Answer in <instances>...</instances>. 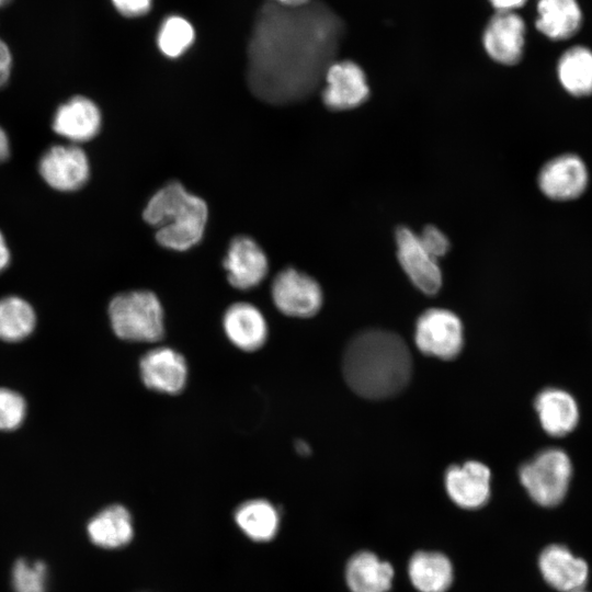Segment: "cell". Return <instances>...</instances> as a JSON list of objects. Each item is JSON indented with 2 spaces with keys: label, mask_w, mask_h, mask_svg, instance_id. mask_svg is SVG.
Returning <instances> with one entry per match:
<instances>
[{
  "label": "cell",
  "mask_w": 592,
  "mask_h": 592,
  "mask_svg": "<svg viewBox=\"0 0 592 592\" xmlns=\"http://www.w3.org/2000/svg\"><path fill=\"white\" fill-rule=\"evenodd\" d=\"M341 33L340 19L321 2L263 4L247 50V80L252 93L273 104L307 98L333 62Z\"/></svg>",
  "instance_id": "6da1fadb"
},
{
  "label": "cell",
  "mask_w": 592,
  "mask_h": 592,
  "mask_svg": "<svg viewBox=\"0 0 592 592\" xmlns=\"http://www.w3.org/2000/svg\"><path fill=\"white\" fill-rule=\"evenodd\" d=\"M323 103L331 110H350L362 104L369 94L364 70L352 60L333 61L326 70Z\"/></svg>",
  "instance_id": "7c38bea8"
},
{
  "label": "cell",
  "mask_w": 592,
  "mask_h": 592,
  "mask_svg": "<svg viewBox=\"0 0 592 592\" xmlns=\"http://www.w3.org/2000/svg\"><path fill=\"white\" fill-rule=\"evenodd\" d=\"M397 257L412 284L428 295L437 293L442 286V272L433 255L421 244L418 234L405 226L396 230Z\"/></svg>",
  "instance_id": "30bf717a"
},
{
  "label": "cell",
  "mask_w": 592,
  "mask_h": 592,
  "mask_svg": "<svg viewBox=\"0 0 592 592\" xmlns=\"http://www.w3.org/2000/svg\"><path fill=\"white\" fill-rule=\"evenodd\" d=\"M235 520L241 531L257 542L272 539L280 525L277 510L263 499H253L240 504L235 512Z\"/></svg>",
  "instance_id": "d4e9b609"
},
{
  "label": "cell",
  "mask_w": 592,
  "mask_h": 592,
  "mask_svg": "<svg viewBox=\"0 0 592 592\" xmlns=\"http://www.w3.org/2000/svg\"><path fill=\"white\" fill-rule=\"evenodd\" d=\"M139 372L144 385L151 390L177 395L187 380L185 358L167 346L155 348L143 355Z\"/></svg>",
  "instance_id": "4fadbf2b"
},
{
  "label": "cell",
  "mask_w": 592,
  "mask_h": 592,
  "mask_svg": "<svg viewBox=\"0 0 592 592\" xmlns=\"http://www.w3.org/2000/svg\"><path fill=\"white\" fill-rule=\"evenodd\" d=\"M109 318L114 333L126 341L157 342L164 334L162 305L149 291H132L113 297Z\"/></svg>",
  "instance_id": "277c9868"
},
{
  "label": "cell",
  "mask_w": 592,
  "mask_h": 592,
  "mask_svg": "<svg viewBox=\"0 0 592 592\" xmlns=\"http://www.w3.org/2000/svg\"><path fill=\"white\" fill-rule=\"evenodd\" d=\"M295 448H296V452L298 454L304 455V456L309 455L310 452H311L310 446L308 445V443H306L305 441H301V440L296 441Z\"/></svg>",
  "instance_id": "d590c367"
},
{
  "label": "cell",
  "mask_w": 592,
  "mask_h": 592,
  "mask_svg": "<svg viewBox=\"0 0 592 592\" xmlns=\"http://www.w3.org/2000/svg\"><path fill=\"white\" fill-rule=\"evenodd\" d=\"M534 407L543 430L551 436H565L579 423L578 403L573 396L563 389H543L536 396Z\"/></svg>",
  "instance_id": "d6986e66"
},
{
  "label": "cell",
  "mask_w": 592,
  "mask_h": 592,
  "mask_svg": "<svg viewBox=\"0 0 592 592\" xmlns=\"http://www.w3.org/2000/svg\"><path fill=\"white\" fill-rule=\"evenodd\" d=\"M102 123L99 106L84 95H73L62 102L53 115V130L71 144L94 138Z\"/></svg>",
  "instance_id": "5bb4252c"
},
{
  "label": "cell",
  "mask_w": 592,
  "mask_h": 592,
  "mask_svg": "<svg viewBox=\"0 0 592 592\" xmlns=\"http://www.w3.org/2000/svg\"><path fill=\"white\" fill-rule=\"evenodd\" d=\"M422 247L435 259L443 257L449 249L446 235L437 227L429 225L418 235Z\"/></svg>",
  "instance_id": "f546056e"
},
{
  "label": "cell",
  "mask_w": 592,
  "mask_h": 592,
  "mask_svg": "<svg viewBox=\"0 0 592 592\" xmlns=\"http://www.w3.org/2000/svg\"><path fill=\"white\" fill-rule=\"evenodd\" d=\"M229 283L239 289L259 285L267 273V259L258 243L247 237L234 238L224 259Z\"/></svg>",
  "instance_id": "e0dca14e"
},
{
  "label": "cell",
  "mask_w": 592,
  "mask_h": 592,
  "mask_svg": "<svg viewBox=\"0 0 592 592\" xmlns=\"http://www.w3.org/2000/svg\"><path fill=\"white\" fill-rule=\"evenodd\" d=\"M272 1L282 5H286V7H299V5L306 4L310 0H272Z\"/></svg>",
  "instance_id": "8d00e7d4"
},
{
  "label": "cell",
  "mask_w": 592,
  "mask_h": 592,
  "mask_svg": "<svg viewBox=\"0 0 592 592\" xmlns=\"http://www.w3.org/2000/svg\"><path fill=\"white\" fill-rule=\"evenodd\" d=\"M26 414L24 398L16 391L0 388V431L19 428Z\"/></svg>",
  "instance_id": "f1b7e54d"
},
{
  "label": "cell",
  "mask_w": 592,
  "mask_h": 592,
  "mask_svg": "<svg viewBox=\"0 0 592 592\" xmlns=\"http://www.w3.org/2000/svg\"><path fill=\"white\" fill-rule=\"evenodd\" d=\"M394 569L371 551L353 555L346 563L345 580L351 592H388Z\"/></svg>",
  "instance_id": "44dd1931"
},
{
  "label": "cell",
  "mask_w": 592,
  "mask_h": 592,
  "mask_svg": "<svg viewBox=\"0 0 592 592\" xmlns=\"http://www.w3.org/2000/svg\"><path fill=\"white\" fill-rule=\"evenodd\" d=\"M11 252L7 243L5 237L0 230V273L10 264Z\"/></svg>",
  "instance_id": "836d02e7"
},
{
  "label": "cell",
  "mask_w": 592,
  "mask_h": 592,
  "mask_svg": "<svg viewBox=\"0 0 592 592\" xmlns=\"http://www.w3.org/2000/svg\"><path fill=\"white\" fill-rule=\"evenodd\" d=\"M543 579L559 592H578L584 589L589 566L561 544L545 547L538 557Z\"/></svg>",
  "instance_id": "9a60e30c"
},
{
  "label": "cell",
  "mask_w": 592,
  "mask_h": 592,
  "mask_svg": "<svg viewBox=\"0 0 592 592\" xmlns=\"http://www.w3.org/2000/svg\"><path fill=\"white\" fill-rule=\"evenodd\" d=\"M272 298L281 312L298 318L316 315L323 300L319 284L309 275L293 267H287L275 276Z\"/></svg>",
  "instance_id": "ba28073f"
},
{
  "label": "cell",
  "mask_w": 592,
  "mask_h": 592,
  "mask_svg": "<svg viewBox=\"0 0 592 592\" xmlns=\"http://www.w3.org/2000/svg\"><path fill=\"white\" fill-rule=\"evenodd\" d=\"M557 78L566 92L573 96L592 93V49L574 45L565 50L556 67Z\"/></svg>",
  "instance_id": "cb8c5ba5"
},
{
  "label": "cell",
  "mask_w": 592,
  "mask_h": 592,
  "mask_svg": "<svg viewBox=\"0 0 592 592\" xmlns=\"http://www.w3.org/2000/svg\"><path fill=\"white\" fill-rule=\"evenodd\" d=\"M412 358L396 333L368 329L357 333L343 356V376L350 388L367 399L397 395L409 383Z\"/></svg>",
  "instance_id": "7a4b0ae2"
},
{
  "label": "cell",
  "mask_w": 592,
  "mask_h": 592,
  "mask_svg": "<svg viewBox=\"0 0 592 592\" xmlns=\"http://www.w3.org/2000/svg\"><path fill=\"white\" fill-rule=\"evenodd\" d=\"M536 13V30L551 41L573 37L583 23L578 0H537Z\"/></svg>",
  "instance_id": "ffe728a7"
},
{
  "label": "cell",
  "mask_w": 592,
  "mask_h": 592,
  "mask_svg": "<svg viewBox=\"0 0 592 592\" xmlns=\"http://www.w3.org/2000/svg\"><path fill=\"white\" fill-rule=\"evenodd\" d=\"M578 592H587V591H584V590H581V591H578Z\"/></svg>",
  "instance_id": "f35d334b"
},
{
  "label": "cell",
  "mask_w": 592,
  "mask_h": 592,
  "mask_svg": "<svg viewBox=\"0 0 592 592\" xmlns=\"http://www.w3.org/2000/svg\"><path fill=\"white\" fill-rule=\"evenodd\" d=\"M496 11H514L522 8L527 0H488Z\"/></svg>",
  "instance_id": "d6a6232c"
},
{
  "label": "cell",
  "mask_w": 592,
  "mask_h": 592,
  "mask_svg": "<svg viewBox=\"0 0 592 592\" xmlns=\"http://www.w3.org/2000/svg\"><path fill=\"white\" fill-rule=\"evenodd\" d=\"M88 535L93 544L102 548H119L128 544L134 534L132 516L121 504H112L88 523Z\"/></svg>",
  "instance_id": "7402d4cb"
},
{
  "label": "cell",
  "mask_w": 592,
  "mask_h": 592,
  "mask_svg": "<svg viewBox=\"0 0 592 592\" xmlns=\"http://www.w3.org/2000/svg\"><path fill=\"white\" fill-rule=\"evenodd\" d=\"M526 24L514 11H496L482 33L488 56L498 64L513 66L524 54Z\"/></svg>",
  "instance_id": "9c48e42d"
},
{
  "label": "cell",
  "mask_w": 592,
  "mask_h": 592,
  "mask_svg": "<svg viewBox=\"0 0 592 592\" xmlns=\"http://www.w3.org/2000/svg\"><path fill=\"white\" fill-rule=\"evenodd\" d=\"M414 340L417 348L429 356L454 358L464 344L462 321L447 309H429L417 320Z\"/></svg>",
  "instance_id": "52a82bcc"
},
{
  "label": "cell",
  "mask_w": 592,
  "mask_h": 592,
  "mask_svg": "<svg viewBox=\"0 0 592 592\" xmlns=\"http://www.w3.org/2000/svg\"><path fill=\"white\" fill-rule=\"evenodd\" d=\"M13 68V54L8 43L0 37V89L4 87L11 77Z\"/></svg>",
  "instance_id": "1f68e13d"
},
{
  "label": "cell",
  "mask_w": 592,
  "mask_h": 592,
  "mask_svg": "<svg viewBox=\"0 0 592 592\" xmlns=\"http://www.w3.org/2000/svg\"><path fill=\"white\" fill-rule=\"evenodd\" d=\"M118 13L127 18L146 14L151 5V0H111Z\"/></svg>",
  "instance_id": "4dcf8cb0"
},
{
  "label": "cell",
  "mask_w": 592,
  "mask_h": 592,
  "mask_svg": "<svg viewBox=\"0 0 592 592\" xmlns=\"http://www.w3.org/2000/svg\"><path fill=\"white\" fill-rule=\"evenodd\" d=\"M408 574L419 592H446L453 581V567L441 553L419 551L409 560Z\"/></svg>",
  "instance_id": "603a6c76"
},
{
  "label": "cell",
  "mask_w": 592,
  "mask_h": 592,
  "mask_svg": "<svg viewBox=\"0 0 592 592\" xmlns=\"http://www.w3.org/2000/svg\"><path fill=\"white\" fill-rule=\"evenodd\" d=\"M12 1L13 0H0V9L8 7Z\"/></svg>",
  "instance_id": "74e56055"
},
{
  "label": "cell",
  "mask_w": 592,
  "mask_h": 592,
  "mask_svg": "<svg viewBox=\"0 0 592 592\" xmlns=\"http://www.w3.org/2000/svg\"><path fill=\"white\" fill-rule=\"evenodd\" d=\"M47 567L42 561H15L12 569L14 592H46Z\"/></svg>",
  "instance_id": "83f0119b"
},
{
  "label": "cell",
  "mask_w": 592,
  "mask_h": 592,
  "mask_svg": "<svg viewBox=\"0 0 592 592\" xmlns=\"http://www.w3.org/2000/svg\"><path fill=\"white\" fill-rule=\"evenodd\" d=\"M194 42V29L182 16L170 15L161 24L157 44L163 55L170 58L181 56Z\"/></svg>",
  "instance_id": "4316f807"
},
{
  "label": "cell",
  "mask_w": 592,
  "mask_h": 592,
  "mask_svg": "<svg viewBox=\"0 0 592 592\" xmlns=\"http://www.w3.org/2000/svg\"><path fill=\"white\" fill-rule=\"evenodd\" d=\"M207 214V205L201 197L172 181L150 197L143 217L157 228L156 240L159 244L184 251L202 239Z\"/></svg>",
  "instance_id": "3957f363"
},
{
  "label": "cell",
  "mask_w": 592,
  "mask_h": 592,
  "mask_svg": "<svg viewBox=\"0 0 592 592\" xmlns=\"http://www.w3.org/2000/svg\"><path fill=\"white\" fill-rule=\"evenodd\" d=\"M519 477L534 502L542 506H555L563 500L569 489L572 463L563 449L546 448L520 467Z\"/></svg>",
  "instance_id": "5b68a950"
},
{
  "label": "cell",
  "mask_w": 592,
  "mask_h": 592,
  "mask_svg": "<svg viewBox=\"0 0 592 592\" xmlns=\"http://www.w3.org/2000/svg\"><path fill=\"white\" fill-rule=\"evenodd\" d=\"M537 183L548 198L570 201L581 196L585 191L589 183L588 168L577 155H560L543 166Z\"/></svg>",
  "instance_id": "8fae6325"
},
{
  "label": "cell",
  "mask_w": 592,
  "mask_h": 592,
  "mask_svg": "<svg viewBox=\"0 0 592 592\" xmlns=\"http://www.w3.org/2000/svg\"><path fill=\"white\" fill-rule=\"evenodd\" d=\"M11 153L10 140L7 132L0 126V163L8 160Z\"/></svg>",
  "instance_id": "e575fe53"
},
{
  "label": "cell",
  "mask_w": 592,
  "mask_h": 592,
  "mask_svg": "<svg viewBox=\"0 0 592 592\" xmlns=\"http://www.w3.org/2000/svg\"><path fill=\"white\" fill-rule=\"evenodd\" d=\"M36 323L33 307L23 298L7 296L0 299V339L18 342L29 337Z\"/></svg>",
  "instance_id": "484cf974"
},
{
  "label": "cell",
  "mask_w": 592,
  "mask_h": 592,
  "mask_svg": "<svg viewBox=\"0 0 592 592\" xmlns=\"http://www.w3.org/2000/svg\"><path fill=\"white\" fill-rule=\"evenodd\" d=\"M38 173L50 189L62 193L75 192L89 180V158L77 144L53 145L41 156Z\"/></svg>",
  "instance_id": "8992f818"
},
{
  "label": "cell",
  "mask_w": 592,
  "mask_h": 592,
  "mask_svg": "<svg viewBox=\"0 0 592 592\" xmlns=\"http://www.w3.org/2000/svg\"><path fill=\"white\" fill-rule=\"evenodd\" d=\"M223 328L229 341L246 352L257 351L267 339L266 320L250 303L230 305L224 314Z\"/></svg>",
  "instance_id": "ac0fdd59"
},
{
  "label": "cell",
  "mask_w": 592,
  "mask_h": 592,
  "mask_svg": "<svg viewBox=\"0 0 592 592\" xmlns=\"http://www.w3.org/2000/svg\"><path fill=\"white\" fill-rule=\"evenodd\" d=\"M490 469L478 460L447 468L445 489L451 500L463 509H478L490 498Z\"/></svg>",
  "instance_id": "2e32d148"
}]
</instances>
